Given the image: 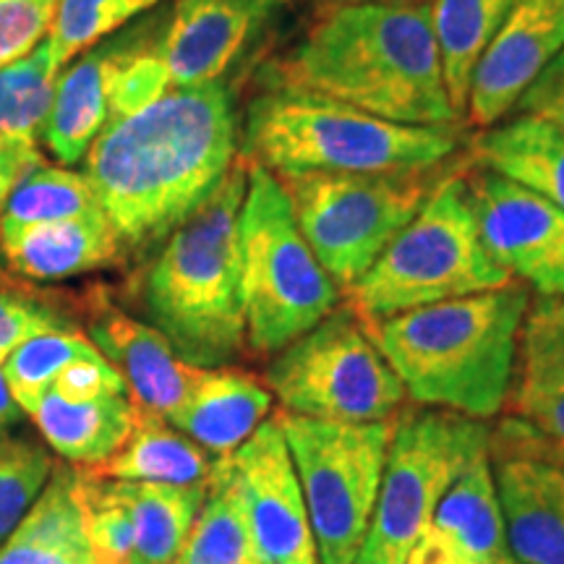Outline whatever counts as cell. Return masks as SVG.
I'll return each mask as SVG.
<instances>
[{
    "instance_id": "cell-9",
    "label": "cell",
    "mask_w": 564,
    "mask_h": 564,
    "mask_svg": "<svg viewBox=\"0 0 564 564\" xmlns=\"http://www.w3.org/2000/svg\"><path fill=\"white\" fill-rule=\"evenodd\" d=\"M489 421L460 413L421 408L394 419L371 525L356 564H405L444 494L489 455Z\"/></svg>"
},
{
    "instance_id": "cell-34",
    "label": "cell",
    "mask_w": 564,
    "mask_h": 564,
    "mask_svg": "<svg viewBox=\"0 0 564 564\" xmlns=\"http://www.w3.org/2000/svg\"><path fill=\"white\" fill-rule=\"evenodd\" d=\"M158 3L160 0H58L47 30L53 61L58 68L66 66L74 55L95 47Z\"/></svg>"
},
{
    "instance_id": "cell-29",
    "label": "cell",
    "mask_w": 564,
    "mask_h": 564,
    "mask_svg": "<svg viewBox=\"0 0 564 564\" xmlns=\"http://www.w3.org/2000/svg\"><path fill=\"white\" fill-rule=\"evenodd\" d=\"M175 564H264L228 457H217L202 510Z\"/></svg>"
},
{
    "instance_id": "cell-30",
    "label": "cell",
    "mask_w": 564,
    "mask_h": 564,
    "mask_svg": "<svg viewBox=\"0 0 564 564\" xmlns=\"http://www.w3.org/2000/svg\"><path fill=\"white\" fill-rule=\"evenodd\" d=\"M102 212L87 175L40 162L21 178L0 215V230L58 223Z\"/></svg>"
},
{
    "instance_id": "cell-42",
    "label": "cell",
    "mask_w": 564,
    "mask_h": 564,
    "mask_svg": "<svg viewBox=\"0 0 564 564\" xmlns=\"http://www.w3.org/2000/svg\"><path fill=\"white\" fill-rule=\"evenodd\" d=\"M340 3H421V0H324V6H340Z\"/></svg>"
},
{
    "instance_id": "cell-39",
    "label": "cell",
    "mask_w": 564,
    "mask_h": 564,
    "mask_svg": "<svg viewBox=\"0 0 564 564\" xmlns=\"http://www.w3.org/2000/svg\"><path fill=\"white\" fill-rule=\"evenodd\" d=\"M514 110L541 118V121L564 131V47L535 76V82L523 91Z\"/></svg>"
},
{
    "instance_id": "cell-6",
    "label": "cell",
    "mask_w": 564,
    "mask_h": 564,
    "mask_svg": "<svg viewBox=\"0 0 564 564\" xmlns=\"http://www.w3.org/2000/svg\"><path fill=\"white\" fill-rule=\"evenodd\" d=\"M481 241L468 181L444 175L369 272L348 291L366 322L510 285Z\"/></svg>"
},
{
    "instance_id": "cell-20",
    "label": "cell",
    "mask_w": 564,
    "mask_h": 564,
    "mask_svg": "<svg viewBox=\"0 0 564 564\" xmlns=\"http://www.w3.org/2000/svg\"><path fill=\"white\" fill-rule=\"evenodd\" d=\"M272 405L270 387L251 373L223 366L202 369L186 400L165 421L209 455L230 457L262 426Z\"/></svg>"
},
{
    "instance_id": "cell-5",
    "label": "cell",
    "mask_w": 564,
    "mask_h": 564,
    "mask_svg": "<svg viewBox=\"0 0 564 564\" xmlns=\"http://www.w3.org/2000/svg\"><path fill=\"white\" fill-rule=\"evenodd\" d=\"M243 160L272 175L394 173L436 167L463 144L455 126L384 121L324 97L264 87L249 102Z\"/></svg>"
},
{
    "instance_id": "cell-17",
    "label": "cell",
    "mask_w": 564,
    "mask_h": 564,
    "mask_svg": "<svg viewBox=\"0 0 564 564\" xmlns=\"http://www.w3.org/2000/svg\"><path fill=\"white\" fill-rule=\"evenodd\" d=\"M89 340L121 373L133 405L162 419L186 400L202 371L183 361L152 324L105 301L91 306Z\"/></svg>"
},
{
    "instance_id": "cell-23",
    "label": "cell",
    "mask_w": 564,
    "mask_h": 564,
    "mask_svg": "<svg viewBox=\"0 0 564 564\" xmlns=\"http://www.w3.org/2000/svg\"><path fill=\"white\" fill-rule=\"evenodd\" d=\"M0 564H97L84 528L76 465H53L37 502L0 546Z\"/></svg>"
},
{
    "instance_id": "cell-26",
    "label": "cell",
    "mask_w": 564,
    "mask_h": 564,
    "mask_svg": "<svg viewBox=\"0 0 564 564\" xmlns=\"http://www.w3.org/2000/svg\"><path fill=\"white\" fill-rule=\"evenodd\" d=\"M215 463V455L171 426L162 415L137 408V419L123 447L89 470L112 481L204 486L209 484Z\"/></svg>"
},
{
    "instance_id": "cell-32",
    "label": "cell",
    "mask_w": 564,
    "mask_h": 564,
    "mask_svg": "<svg viewBox=\"0 0 564 564\" xmlns=\"http://www.w3.org/2000/svg\"><path fill=\"white\" fill-rule=\"evenodd\" d=\"M97 356L102 352L91 345L89 337L74 333V329H53V333L34 335L21 343L0 366H3V377L9 382L13 400L26 413L42 392L51 390L55 377L68 364Z\"/></svg>"
},
{
    "instance_id": "cell-4",
    "label": "cell",
    "mask_w": 564,
    "mask_h": 564,
    "mask_svg": "<svg viewBox=\"0 0 564 564\" xmlns=\"http://www.w3.org/2000/svg\"><path fill=\"white\" fill-rule=\"evenodd\" d=\"M246 162L162 238L139 280V303L158 333L196 369H223L241 358L246 316L241 301V217Z\"/></svg>"
},
{
    "instance_id": "cell-33",
    "label": "cell",
    "mask_w": 564,
    "mask_h": 564,
    "mask_svg": "<svg viewBox=\"0 0 564 564\" xmlns=\"http://www.w3.org/2000/svg\"><path fill=\"white\" fill-rule=\"evenodd\" d=\"M45 440L32 434H0V546L17 531L53 474Z\"/></svg>"
},
{
    "instance_id": "cell-22",
    "label": "cell",
    "mask_w": 564,
    "mask_h": 564,
    "mask_svg": "<svg viewBox=\"0 0 564 564\" xmlns=\"http://www.w3.org/2000/svg\"><path fill=\"white\" fill-rule=\"evenodd\" d=\"M126 42L129 34L97 42L55 79L53 105L40 126V137L63 165H76L108 123V89Z\"/></svg>"
},
{
    "instance_id": "cell-41",
    "label": "cell",
    "mask_w": 564,
    "mask_h": 564,
    "mask_svg": "<svg viewBox=\"0 0 564 564\" xmlns=\"http://www.w3.org/2000/svg\"><path fill=\"white\" fill-rule=\"evenodd\" d=\"M21 421H24V411H21V405L13 400L9 382H6L3 377V366H0V434L17 432Z\"/></svg>"
},
{
    "instance_id": "cell-16",
    "label": "cell",
    "mask_w": 564,
    "mask_h": 564,
    "mask_svg": "<svg viewBox=\"0 0 564 564\" xmlns=\"http://www.w3.org/2000/svg\"><path fill=\"white\" fill-rule=\"evenodd\" d=\"M562 47L564 0H514L470 76V123L489 129L502 121Z\"/></svg>"
},
{
    "instance_id": "cell-38",
    "label": "cell",
    "mask_w": 564,
    "mask_h": 564,
    "mask_svg": "<svg viewBox=\"0 0 564 564\" xmlns=\"http://www.w3.org/2000/svg\"><path fill=\"white\" fill-rule=\"evenodd\" d=\"M51 390L66 400H95L108 398V394H129L123 377L105 361V356L68 364L55 377Z\"/></svg>"
},
{
    "instance_id": "cell-12",
    "label": "cell",
    "mask_w": 564,
    "mask_h": 564,
    "mask_svg": "<svg viewBox=\"0 0 564 564\" xmlns=\"http://www.w3.org/2000/svg\"><path fill=\"white\" fill-rule=\"evenodd\" d=\"M489 465L514 562L564 564V449L502 415Z\"/></svg>"
},
{
    "instance_id": "cell-1",
    "label": "cell",
    "mask_w": 564,
    "mask_h": 564,
    "mask_svg": "<svg viewBox=\"0 0 564 564\" xmlns=\"http://www.w3.org/2000/svg\"><path fill=\"white\" fill-rule=\"evenodd\" d=\"M236 112L223 82L165 91L112 121L87 150V175L121 249L160 243L236 165Z\"/></svg>"
},
{
    "instance_id": "cell-8",
    "label": "cell",
    "mask_w": 564,
    "mask_h": 564,
    "mask_svg": "<svg viewBox=\"0 0 564 564\" xmlns=\"http://www.w3.org/2000/svg\"><path fill=\"white\" fill-rule=\"evenodd\" d=\"M295 223L324 270L348 293L413 220L444 175L436 167L394 173L278 175Z\"/></svg>"
},
{
    "instance_id": "cell-25",
    "label": "cell",
    "mask_w": 564,
    "mask_h": 564,
    "mask_svg": "<svg viewBox=\"0 0 564 564\" xmlns=\"http://www.w3.org/2000/svg\"><path fill=\"white\" fill-rule=\"evenodd\" d=\"M474 158L486 171L564 209V131L556 126L520 112L484 129L474 141Z\"/></svg>"
},
{
    "instance_id": "cell-24",
    "label": "cell",
    "mask_w": 564,
    "mask_h": 564,
    "mask_svg": "<svg viewBox=\"0 0 564 564\" xmlns=\"http://www.w3.org/2000/svg\"><path fill=\"white\" fill-rule=\"evenodd\" d=\"M26 415L37 423L47 447L74 465H100L129 440L137 405L129 394L95 400H66L45 390Z\"/></svg>"
},
{
    "instance_id": "cell-3",
    "label": "cell",
    "mask_w": 564,
    "mask_h": 564,
    "mask_svg": "<svg viewBox=\"0 0 564 564\" xmlns=\"http://www.w3.org/2000/svg\"><path fill=\"white\" fill-rule=\"evenodd\" d=\"M531 293L523 282L432 303L369 324L379 350L421 408L491 421L510 394Z\"/></svg>"
},
{
    "instance_id": "cell-2",
    "label": "cell",
    "mask_w": 564,
    "mask_h": 564,
    "mask_svg": "<svg viewBox=\"0 0 564 564\" xmlns=\"http://www.w3.org/2000/svg\"><path fill=\"white\" fill-rule=\"evenodd\" d=\"M293 89L408 126H455L429 3L327 6L301 42L264 68Z\"/></svg>"
},
{
    "instance_id": "cell-15",
    "label": "cell",
    "mask_w": 564,
    "mask_h": 564,
    "mask_svg": "<svg viewBox=\"0 0 564 564\" xmlns=\"http://www.w3.org/2000/svg\"><path fill=\"white\" fill-rule=\"evenodd\" d=\"M280 0H178L160 34L171 87L223 82L267 30Z\"/></svg>"
},
{
    "instance_id": "cell-13",
    "label": "cell",
    "mask_w": 564,
    "mask_h": 564,
    "mask_svg": "<svg viewBox=\"0 0 564 564\" xmlns=\"http://www.w3.org/2000/svg\"><path fill=\"white\" fill-rule=\"evenodd\" d=\"M465 181L494 262L539 295H564V209L486 167Z\"/></svg>"
},
{
    "instance_id": "cell-37",
    "label": "cell",
    "mask_w": 564,
    "mask_h": 564,
    "mask_svg": "<svg viewBox=\"0 0 564 564\" xmlns=\"http://www.w3.org/2000/svg\"><path fill=\"white\" fill-rule=\"evenodd\" d=\"M58 0H0V68L24 58L47 34Z\"/></svg>"
},
{
    "instance_id": "cell-35",
    "label": "cell",
    "mask_w": 564,
    "mask_h": 564,
    "mask_svg": "<svg viewBox=\"0 0 564 564\" xmlns=\"http://www.w3.org/2000/svg\"><path fill=\"white\" fill-rule=\"evenodd\" d=\"M84 528L97 564H133V523L116 484L79 468Z\"/></svg>"
},
{
    "instance_id": "cell-36",
    "label": "cell",
    "mask_w": 564,
    "mask_h": 564,
    "mask_svg": "<svg viewBox=\"0 0 564 564\" xmlns=\"http://www.w3.org/2000/svg\"><path fill=\"white\" fill-rule=\"evenodd\" d=\"M53 329H70L68 316L21 288L0 285V364L24 340Z\"/></svg>"
},
{
    "instance_id": "cell-19",
    "label": "cell",
    "mask_w": 564,
    "mask_h": 564,
    "mask_svg": "<svg viewBox=\"0 0 564 564\" xmlns=\"http://www.w3.org/2000/svg\"><path fill=\"white\" fill-rule=\"evenodd\" d=\"M502 413L564 449V295L528 306Z\"/></svg>"
},
{
    "instance_id": "cell-28",
    "label": "cell",
    "mask_w": 564,
    "mask_h": 564,
    "mask_svg": "<svg viewBox=\"0 0 564 564\" xmlns=\"http://www.w3.org/2000/svg\"><path fill=\"white\" fill-rule=\"evenodd\" d=\"M514 0H434L429 3L432 32L440 47L444 84L457 116H465L470 76L494 34L505 24Z\"/></svg>"
},
{
    "instance_id": "cell-11",
    "label": "cell",
    "mask_w": 564,
    "mask_h": 564,
    "mask_svg": "<svg viewBox=\"0 0 564 564\" xmlns=\"http://www.w3.org/2000/svg\"><path fill=\"white\" fill-rule=\"evenodd\" d=\"M267 387L280 411L319 421H392L405 400L403 382L350 306L335 308L299 340L274 352Z\"/></svg>"
},
{
    "instance_id": "cell-27",
    "label": "cell",
    "mask_w": 564,
    "mask_h": 564,
    "mask_svg": "<svg viewBox=\"0 0 564 564\" xmlns=\"http://www.w3.org/2000/svg\"><path fill=\"white\" fill-rule=\"evenodd\" d=\"M112 484L131 514L133 535H137L133 564H175L207 497V484Z\"/></svg>"
},
{
    "instance_id": "cell-18",
    "label": "cell",
    "mask_w": 564,
    "mask_h": 564,
    "mask_svg": "<svg viewBox=\"0 0 564 564\" xmlns=\"http://www.w3.org/2000/svg\"><path fill=\"white\" fill-rule=\"evenodd\" d=\"M405 564H518L507 546L489 455L449 486Z\"/></svg>"
},
{
    "instance_id": "cell-7",
    "label": "cell",
    "mask_w": 564,
    "mask_h": 564,
    "mask_svg": "<svg viewBox=\"0 0 564 564\" xmlns=\"http://www.w3.org/2000/svg\"><path fill=\"white\" fill-rule=\"evenodd\" d=\"M238 238L246 345L280 352L335 312L340 288L303 238L278 175L249 162Z\"/></svg>"
},
{
    "instance_id": "cell-14",
    "label": "cell",
    "mask_w": 564,
    "mask_h": 564,
    "mask_svg": "<svg viewBox=\"0 0 564 564\" xmlns=\"http://www.w3.org/2000/svg\"><path fill=\"white\" fill-rule=\"evenodd\" d=\"M228 460L262 562L319 564L299 474L278 421L267 419Z\"/></svg>"
},
{
    "instance_id": "cell-10",
    "label": "cell",
    "mask_w": 564,
    "mask_h": 564,
    "mask_svg": "<svg viewBox=\"0 0 564 564\" xmlns=\"http://www.w3.org/2000/svg\"><path fill=\"white\" fill-rule=\"evenodd\" d=\"M274 421L299 474L319 564H356L371 525L394 419L343 423L280 411Z\"/></svg>"
},
{
    "instance_id": "cell-21",
    "label": "cell",
    "mask_w": 564,
    "mask_h": 564,
    "mask_svg": "<svg viewBox=\"0 0 564 564\" xmlns=\"http://www.w3.org/2000/svg\"><path fill=\"white\" fill-rule=\"evenodd\" d=\"M0 253L21 278L58 282L121 259V243L102 212L70 220L0 230Z\"/></svg>"
},
{
    "instance_id": "cell-31",
    "label": "cell",
    "mask_w": 564,
    "mask_h": 564,
    "mask_svg": "<svg viewBox=\"0 0 564 564\" xmlns=\"http://www.w3.org/2000/svg\"><path fill=\"white\" fill-rule=\"evenodd\" d=\"M55 74L58 63L47 42L0 68V137L34 139L51 112Z\"/></svg>"
},
{
    "instance_id": "cell-40",
    "label": "cell",
    "mask_w": 564,
    "mask_h": 564,
    "mask_svg": "<svg viewBox=\"0 0 564 564\" xmlns=\"http://www.w3.org/2000/svg\"><path fill=\"white\" fill-rule=\"evenodd\" d=\"M40 152L30 137H0V215L26 173L40 165Z\"/></svg>"
}]
</instances>
